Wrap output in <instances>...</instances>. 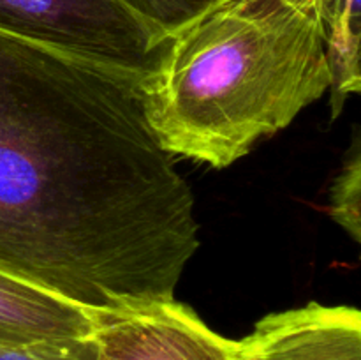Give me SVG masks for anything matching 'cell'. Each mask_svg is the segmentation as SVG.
Instances as JSON below:
<instances>
[{"mask_svg":"<svg viewBox=\"0 0 361 360\" xmlns=\"http://www.w3.org/2000/svg\"><path fill=\"white\" fill-rule=\"evenodd\" d=\"M140 81L0 32V270L90 313L175 300L200 247Z\"/></svg>","mask_w":361,"mask_h":360,"instance_id":"1","label":"cell"},{"mask_svg":"<svg viewBox=\"0 0 361 360\" xmlns=\"http://www.w3.org/2000/svg\"><path fill=\"white\" fill-rule=\"evenodd\" d=\"M326 0H221L168 39L140 83L173 155L226 168L330 90Z\"/></svg>","mask_w":361,"mask_h":360,"instance_id":"2","label":"cell"},{"mask_svg":"<svg viewBox=\"0 0 361 360\" xmlns=\"http://www.w3.org/2000/svg\"><path fill=\"white\" fill-rule=\"evenodd\" d=\"M0 32L145 81L159 42L118 0H0Z\"/></svg>","mask_w":361,"mask_h":360,"instance_id":"3","label":"cell"},{"mask_svg":"<svg viewBox=\"0 0 361 360\" xmlns=\"http://www.w3.org/2000/svg\"><path fill=\"white\" fill-rule=\"evenodd\" d=\"M99 360H233L235 341L178 300L95 314Z\"/></svg>","mask_w":361,"mask_h":360,"instance_id":"4","label":"cell"},{"mask_svg":"<svg viewBox=\"0 0 361 360\" xmlns=\"http://www.w3.org/2000/svg\"><path fill=\"white\" fill-rule=\"evenodd\" d=\"M233 360H361V314L316 302L271 313L235 341Z\"/></svg>","mask_w":361,"mask_h":360,"instance_id":"5","label":"cell"},{"mask_svg":"<svg viewBox=\"0 0 361 360\" xmlns=\"http://www.w3.org/2000/svg\"><path fill=\"white\" fill-rule=\"evenodd\" d=\"M95 314L0 270V342L88 337Z\"/></svg>","mask_w":361,"mask_h":360,"instance_id":"6","label":"cell"},{"mask_svg":"<svg viewBox=\"0 0 361 360\" xmlns=\"http://www.w3.org/2000/svg\"><path fill=\"white\" fill-rule=\"evenodd\" d=\"M360 0H330L326 9V59L330 67L331 116L349 94L361 88Z\"/></svg>","mask_w":361,"mask_h":360,"instance_id":"7","label":"cell"},{"mask_svg":"<svg viewBox=\"0 0 361 360\" xmlns=\"http://www.w3.org/2000/svg\"><path fill=\"white\" fill-rule=\"evenodd\" d=\"M136 20L159 42H168L169 37L192 23L221 0H118Z\"/></svg>","mask_w":361,"mask_h":360,"instance_id":"8","label":"cell"},{"mask_svg":"<svg viewBox=\"0 0 361 360\" xmlns=\"http://www.w3.org/2000/svg\"><path fill=\"white\" fill-rule=\"evenodd\" d=\"M361 152L358 140L353 145L351 155L345 164L342 166L341 173L334 180L330 193V210L331 219L341 228L348 232L353 240L360 242L361 235Z\"/></svg>","mask_w":361,"mask_h":360,"instance_id":"9","label":"cell"},{"mask_svg":"<svg viewBox=\"0 0 361 360\" xmlns=\"http://www.w3.org/2000/svg\"><path fill=\"white\" fill-rule=\"evenodd\" d=\"M0 360H99L94 334L88 337L0 342Z\"/></svg>","mask_w":361,"mask_h":360,"instance_id":"10","label":"cell"},{"mask_svg":"<svg viewBox=\"0 0 361 360\" xmlns=\"http://www.w3.org/2000/svg\"><path fill=\"white\" fill-rule=\"evenodd\" d=\"M326 2H330V0H326Z\"/></svg>","mask_w":361,"mask_h":360,"instance_id":"11","label":"cell"}]
</instances>
